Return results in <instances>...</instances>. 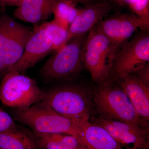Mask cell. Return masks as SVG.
Returning <instances> with one entry per match:
<instances>
[{
    "instance_id": "5b68a950",
    "label": "cell",
    "mask_w": 149,
    "mask_h": 149,
    "mask_svg": "<svg viewBox=\"0 0 149 149\" xmlns=\"http://www.w3.org/2000/svg\"><path fill=\"white\" fill-rule=\"evenodd\" d=\"M32 32L33 29L5 13L0 14V75L18 61Z\"/></svg>"
},
{
    "instance_id": "cb8c5ba5",
    "label": "cell",
    "mask_w": 149,
    "mask_h": 149,
    "mask_svg": "<svg viewBox=\"0 0 149 149\" xmlns=\"http://www.w3.org/2000/svg\"><path fill=\"white\" fill-rule=\"evenodd\" d=\"M75 3H80L85 6L92 3V1L93 0H72Z\"/></svg>"
},
{
    "instance_id": "e0dca14e",
    "label": "cell",
    "mask_w": 149,
    "mask_h": 149,
    "mask_svg": "<svg viewBox=\"0 0 149 149\" xmlns=\"http://www.w3.org/2000/svg\"><path fill=\"white\" fill-rule=\"evenodd\" d=\"M33 134L39 149H87L79 139L70 135L61 133Z\"/></svg>"
},
{
    "instance_id": "9c48e42d",
    "label": "cell",
    "mask_w": 149,
    "mask_h": 149,
    "mask_svg": "<svg viewBox=\"0 0 149 149\" xmlns=\"http://www.w3.org/2000/svg\"><path fill=\"white\" fill-rule=\"evenodd\" d=\"M93 123L106 130L124 148L142 149L148 146V130L139 125L105 118H93Z\"/></svg>"
},
{
    "instance_id": "6da1fadb",
    "label": "cell",
    "mask_w": 149,
    "mask_h": 149,
    "mask_svg": "<svg viewBox=\"0 0 149 149\" xmlns=\"http://www.w3.org/2000/svg\"><path fill=\"white\" fill-rule=\"evenodd\" d=\"M91 99V93L83 86L66 84L53 87L45 92L41 101L70 120L89 121Z\"/></svg>"
},
{
    "instance_id": "603a6c76",
    "label": "cell",
    "mask_w": 149,
    "mask_h": 149,
    "mask_svg": "<svg viewBox=\"0 0 149 149\" xmlns=\"http://www.w3.org/2000/svg\"><path fill=\"white\" fill-rule=\"evenodd\" d=\"M116 3L120 6H127L131 8L133 4L135 2V0H111Z\"/></svg>"
},
{
    "instance_id": "d4e9b609",
    "label": "cell",
    "mask_w": 149,
    "mask_h": 149,
    "mask_svg": "<svg viewBox=\"0 0 149 149\" xmlns=\"http://www.w3.org/2000/svg\"><path fill=\"white\" fill-rule=\"evenodd\" d=\"M96 1H97L98 2H102L105 1H108V0H96Z\"/></svg>"
},
{
    "instance_id": "7c38bea8",
    "label": "cell",
    "mask_w": 149,
    "mask_h": 149,
    "mask_svg": "<svg viewBox=\"0 0 149 149\" xmlns=\"http://www.w3.org/2000/svg\"><path fill=\"white\" fill-rule=\"evenodd\" d=\"M112 8L111 3L108 1L85 6L69 26L68 42L74 37L86 35L108 15Z\"/></svg>"
},
{
    "instance_id": "d6986e66",
    "label": "cell",
    "mask_w": 149,
    "mask_h": 149,
    "mask_svg": "<svg viewBox=\"0 0 149 149\" xmlns=\"http://www.w3.org/2000/svg\"><path fill=\"white\" fill-rule=\"evenodd\" d=\"M52 45L53 52H57L68 42V28L55 19L45 22Z\"/></svg>"
},
{
    "instance_id": "277c9868",
    "label": "cell",
    "mask_w": 149,
    "mask_h": 149,
    "mask_svg": "<svg viewBox=\"0 0 149 149\" xmlns=\"http://www.w3.org/2000/svg\"><path fill=\"white\" fill-rule=\"evenodd\" d=\"M88 33L83 48V66L95 82L103 83L110 74L116 50L95 26Z\"/></svg>"
},
{
    "instance_id": "8fae6325",
    "label": "cell",
    "mask_w": 149,
    "mask_h": 149,
    "mask_svg": "<svg viewBox=\"0 0 149 149\" xmlns=\"http://www.w3.org/2000/svg\"><path fill=\"white\" fill-rule=\"evenodd\" d=\"M141 23L136 15L126 14L104 18L95 26L109 40L116 51L140 28Z\"/></svg>"
},
{
    "instance_id": "3957f363",
    "label": "cell",
    "mask_w": 149,
    "mask_h": 149,
    "mask_svg": "<svg viewBox=\"0 0 149 149\" xmlns=\"http://www.w3.org/2000/svg\"><path fill=\"white\" fill-rule=\"evenodd\" d=\"M86 35L74 37L56 52L43 65L40 75L47 81L68 80L83 69V46Z\"/></svg>"
},
{
    "instance_id": "5bb4252c",
    "label": "cell",
    "mask_w": 149,
    "mask_h": 149,
    "mask_svg": "<svg viewBox=\"0 0 149 149\" xmlns=\"http://www.w3.org/2000/svg\"><path fill=\"white\" fill-rule=\"evenodd\" d=\"M129 98L137 114L149 120V87L143 84L137 75H126L117 80Z\"/></svg>"
},
{
    "instance_id": "9a60e30c",
    "label": "cell",
    "mask_w": 149,
    "mask_h": 149,
    "mask_svg": "<svg viewBox=\"0 0 149 149\" xmlns=\"http://www.w3.org/2000/svg\"><path fill=\"white\" fill-rule=\"evenodd\" d=\"M56 1L24 0L17 7L13 15L15 18L37 25L50 17Z\"/></svg>"
},
{
    "instance_id": "30bf717a",
    "label": "cell",
    "mask_w": 149,
    "mask_h": 149,
    "mask_svg": "<svg viewBox=\"0 0 149 149\" xmlns=\"http://www.w3.org/2000/svg\"><path fill=\"white\" fill-rule=\"evenodd\" d=\"M52 52V45L45 22L37 24L33 29L21 57L9 71L24 74Z\"/></svg>"
},
{
    "instance_id": "8992f818",
    "label": "cell",
    "mask_w": 149,
    "mask_h": 149,
    "mask_svg": "<svg viewBox=\"0 0 149 149\" xmlns=\"http://www.w3.org/2000/svg\"><path fill=\"white\" fill-rule=\"evenodd\" d=\"M44 93L35 80L16 71L4 74L0 84V100L7 106L17 109L28 108L41 101Z\"/></svg>"
},
{
    "instance_id": "2e32d148",
    "label": "cell",
    "mask_w": 149,
    "mask_h": 149,
    "mask_svg": "<svg viewBox=\"0 0 149 149\" xmlns=\"http://www.w3.org/2000/svg\"><path fill=\"white\" fill-rule=\"evenodd\" d=\"M0 149H39L33 133L17 126L0 133Z\"/></svg>"
},
{
    "instance_id": "ac0fdd59",
    "label": "cell",
    "mask_w": 149,
    "mask_h": 149,
    "mask_svg": "<svg viewBox=\"0 0 149 149\" xmlns=\"http://www.w3.org/2000/svg\"><path fill=\"white\" fill-rule=\"evenodd\" d=\"M82 9L77 8L76 3L72 0H57L52 9L54 19L69 28Z\"/></svg>"
},
{
    "instance_id": "ba28073f",
    "label": "cell",
    "mask_w": 149,
    "mask_h": 149,
    "mask_svg": "<svg viewBox=\"0 0 149 149\" xmlns=\"http://www.w3.org/2000/svg\"><path fill=\"white\" fill-rule=\"evenodd\" d=\"M93 101L97 109L105 118L139 125L141 117L126 93L120 88L107 83L96 90Z\"/></svg>"
},
{
    "instance_id": "7402d4cb",
    "label": "cell",
    "mask_w": 149,
    "mask_h": 149,
    "mask_svg": "<svg viewBox=\"0 0 149 149\" xmlns=\"http://www.w3.org/2000/svg\"><path fill=\"white\" fill-rule=\"evenodd\" d=\"M24 0H0V8L7 6H18Z\"/></svg>"
},
{
    "instance_id": "44dd1931",
    "label": "cell",
    "mask_w": 149,
    "mask_h": 149,
    "mask_svg": "<svg viewBox=\"0 0 149 149\" xmlns=\"http://www.w3.org/2000/svg\"><path fill=\"white\" fill-rule=\"evenodd\" d=\"M139 79L145 85L149 87V63L145 65L136 72Z\"/></svg>"
},
{
    "instance_id": "ffe728a7",
    "label": "cell",
    "mask_w": 149,
    "mask_h": 149,
    "mask_svg": "<svg viewBox=\"0 0 149 149\" xmlns=\"http://www.w3.org/2000/svg\"><path fill=\"white\" fill-rule=\"evenodd\" d=\"M17 126L13 118L7 112L0 108V133L13 130Z\"/></svg>"
},
{
    "instance_id": "52a82bcc",
    "label": "cell",
    "mask_w": 149,
    "mask_h": 149,
    "mask_svg": "<svg viewBox=\"0 0 149 149\" xmlns=\"http://www.w3.org/2000/svg\"><path fill=\"white\" fill-rule=\"evenodd\" d=\"M148 33L141 30L116 51L111 72L113 80L134 74L149 63Z\"/></svg>"
},
{
    "instance_id": "7a4b0ae2",
    "label": "cell",
    "mask_w": 149,
    "mask_h": 149,
    "mask_svg": "<svg viewBox=\"0 0 149 149\" xmlns=\"http://www.w3.org/2000/svg\"><path fill=\"white\" fill-rule=\"evenodd\" d=\"M15 120L27 125L33 133H61L74 136L81 142L80 128L42 101L25 109L13 110Z\"/></svg>"
},
{
    "instance_id": "4fadbf2b",
    "label": "cell",
    "mask_w": 149,
    "mask_h": 149,
    "mask_svg": "<svg viewBox=\"0 0 149 149\" xmlns=\"http://www.w3.org/2000/svg\"><path fill=\"white\" fill-rule=\"evenodd\" d=\"M71 121L81 130V142L87 149H125L102 127L86 120Z\"/></svg>"
}]
</instances>
